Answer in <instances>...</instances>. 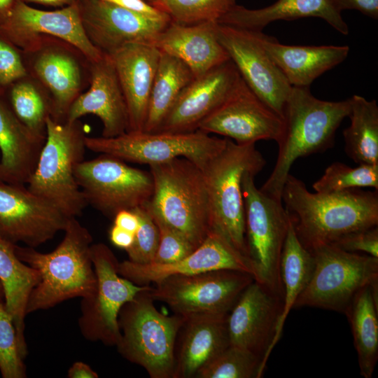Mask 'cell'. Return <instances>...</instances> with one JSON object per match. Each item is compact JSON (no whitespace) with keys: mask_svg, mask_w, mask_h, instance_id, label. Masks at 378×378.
Returning a JSON list of instances; mask_svg holds the SVG:
<instances>
[{"mask_svg":"<svg viewBox=\"0 0 378 378\" xmlns=\"http://www.w3.org/2000/svg\"><path fill=\"white\" fill-rule=\"evenodd\" d=\"M281 201L298 239L310 252L346 234L378 225V190L312 192L289 174Z\"/></svg>","mask_w":378,"mask_h":378,"instance_id":"cell-1","label":"cell"},{"mask_svg":"<svg viewBox=\"0 0 378 378\" xmlns=\"http://www.w3.org/2000/svg\"><path fill=\"white\" fill-rule=\"evenodd\" d=\"M350 110V98L338 102L321 100L312 94L309 87L292 86L284 108L282 134L276 141V161L260 190L281 201L283 187L293 162L331 148L336 132Z\"/></svg>","mask_w":378,"mask_h":378,"instance_id":"cell-2","label":"cell"},{"mask_svg":"<svg viewBox=\"0 0 378 378\" xmlns=\"http://www.w3.org/2000/svg\"><path fill=\"white\" fill-rule=\"evenodd\" d=\"M64 232L62 241L50 253L15 244L18 257L41 275L30 295L27 314L50 309L74 298H89L95 293L97 277L91 258V234L76 218L69 219Z\"/></svg>","mask_w":378,"mask_h":378,"instance_id":"cell-3","label":"cell"},{"mask_svg":"<svg viewBox=\"0 0 378 378\" xmlns=\"http://www.w3.org/2000/svg\"><path fill=\"white\" fill-rule=\"evenodd\" d=\"M149 166L153 192L146 208L198 247L211 232L202 169L183 157Z\"/></svg>","mask_w":378,"mask_h":378,"instance_id":"cell-4","label":"cell"},{"mask_svg":"<svg viewBox=\"0 0 378 378\" xmlns=\"http://www.w3.org/2000/svg\"><path fill=\"white\" fill-rule=\"evenodd\" d=\"M265 164L255 144H238L226 138L223 149L202 168L209 197L211 231L246 258L241 181L245 173L258 174Z\"/></svg>","mask_w":378,"mask_h":378,"instance_id":"cell-5","label":"cell"},{"mask_svg":"<svg viewBox=\"0 0 378 378\" xmlns=\"http://www.w3.org/2000/svg\"><path fill=\"white\" fill-rule=\"evenodd\" d=\"M85 135L79 120L46 121V138L27 188L69 218L80 216L88 206L74 169L84 160Z\"/></svg>","mask_w":378,"mask_h":378,"instance_id":"cell-6","label":"cell"},{"mask_svg":"<svg viewBox=\"0 0 378 378\" xmlns=\"http://www.w3.org/2000/svg\"><path fill=\"white\" fill-rule=\"evenodd\" d=\"M150 288L139 292L120 309V338L115 346L122 356L144 368L150 377L172 378L176 340L183 317L160 312Z\"/></svg>","mask_w":378,"mask_h":378,"instance_id":"cell-7","label":"cell"},{"mask_svg":"<svg viewBox=\"0 0 378 378\" xmlns=\"http://www.w3.org/2000/svg\"><path fill=\"white\" fill-rule=\"evenodd\" d=\"M256 175L246 172L241 181L246 256L254 281L284 302L280 265L290 218L281 201L265 195L256 187Z\"/></svg>","mask_w":378,"mask_h":378,"instance_id":"cell-8","label":"cell"},{"mask_svg":"<svg viewBox=\"0 0 378 378\" xmlns=\"http://www.w3.org/2000/svg\"><path fill=\"white\" fill-rule=\"evenodd\" d=\"M311 253L313 270L293 308L311 307L344 314L360 289L378 281V258L330 244Z\"/></svg>","mask_w":378,"mask_h":378,"instance_id":"cell-9","label":"cell"},{"mask_svg":"<svg viewBox=\"0 0 378 378\" xmlns=\"http://www.w3.org/2000/svg\"><path fill=\"white\" fill-rule=\"evenodd\" d=\"M225 143L226 138L212 136L199 130L186 133L127 132L110 138L85 139L88 150L125 162L150 165L183 157L201 169L223 149Z\"/></svg>","mask_w":378,"mask_h":378,"instance_id":"cell-10","label":"cell"},{"mask_svg":"<svg viewBox=\"0 0 378 378\" xmlns=\"http://www.w3.org/2000/svg\"><path fill=\"white\" fill-rule=\"evenodd\" d=\"M22 54L28 74L51 97L50 117L66 122L71 104L89 86L91 61L72 44L47 35L41 36Z\"/></svg>","mask_w":378,"mask_h":378,"instance_id":"cell-11","label":"cell"},{"mask_svg":"<svg viewBox=\"0 0 378 378\" xmlns=\"http://www.w3.org/2000/svg\"><path fill=\"white\" fill-rule=\"evenodd\" d=\"M74 176L87 204L112 220L121 210L146 204L153 192L150 172L110 155L83 160L75 167Z\"/></svg>","mask_w":378,"mask_h":378,"instance_id":"cell-12","label":"cell"},{"mask_svg":"<svg viewBox=\"0 0 378 378\" xmlns=\"http://www.w3.org/2000/svg\"><path fill=\"white\" fill-rule=\"evenodd\" d=\"M253 281L248 272L219 270L166 277L154 283L149 293L155 301L164 302L183 317L225 315Z\"/></svg>","mask_w":378,"mask_h":378,"instance_id":"cell-13","label":"cell"},{"mask_svg":"<svg viewBox=\"0 0 378 378\" xmlns=\"http://www.w3.org/2000/svg\"><path fill=\"white\" fill-rule=\"evenodd\" d=\"M90 252L97 288L92 297L82 299L78 326L87 340L114 346L120 338L118 322L120 309L150 285L138 286L120 276V262L106 244H92Z\"/></svg>","mask_w":378,"mask_h":378,"instance_id":"cell-14","label":"cell"},{"mask_svg":"<svg viewBox=\"0 0 378 378\" xmlns=\"http://www.w3.org/2000/svg\"><path fill=\"white\" fill-rule=\"evenodd\" d=\"M258 32L220 24L218 41L251 90L274 112L283 116L292 86L262 48Z\"/></svg>","mask_w":378,"mask_h":378,"instance_id":"cell-15","label":"cell"},{"mask_svg":"<svg viewBox=\"0 0 378 378\" xmlns=\"http://www.w3.org/2000/svg\"><path fill=\"white\" fill-rule=\"evenodd\" d=\"M0 32L22 51L47 35L72 44L90 61L104 55L88 38L76 2L47 11L32 8L22 0H15L9 10L0 15Z\"/></svg>","mask_w":378,"mask_h":378,"instance_id":"cell-16","label":"cell"},{"mask_svg":"<svg viewBox=\"0 0 378 378\" xmlns=\"http://www.w3.org/2000/svg\"><path fill=\"white\" fill-rule=\"evenodd\" d=\"M283 119L263 102L241 78L231 94L199 125L207 134H217L238 144L279 139Z\"/></svg>","mask_w":378,"mask_h":378,"instance_id":"cell-17","label":"cell"},{"mask_svg":"<svg viewBox=\"0 0 378 378\" xmlns=\"http://www.w3.org/2000/svg\"><path fill=\"white\" fill-rule=\"evenodd\" d=\"M70 218L25 185L0 181V236L36 248L64 231Z\"/></svg>","mask_w":378,"mask_h":378,"instance_id":"cell-18","label":"cell"},{"mask_svg":"<svg viewBox=\"0 0 378 378\" xmlns=\"http://www.w3.org/2000/svg\"><path fill=\"white\" fill-rule=\"evenodd\" d=\"M76 4L88 38L106 55L130 43L153 44L171 22L169 16H146L104 0H77Z\"/></svg>","mask_w":378,"mask_h":378,"instance_id":"cell-19","label":"cell"},{"mask_svg":"<svg viewBox=\"0 0 378 378\" xmlns=\"http://www.w3.org/2000/svg\"><path fill=\"white\" fill-rule=\"evenodd\" d=\"M282 307L283 300L279 296L253 281L227 316L230 345L260 356L263 372Z\"/></svg>","mask_w":378,"mask_h":378,"instance_id":"cell-20","label":"cell"},{"mask_svg":"<svg viewBox=\"0 0 378 378\" xmlns=\"http://www.w3.org/2000/svg\"><path fill=\"white\" fill-rule=\"evenodd\" d=\"M240 79L230 59L195 77L183 90L156 132L197 130L201 122L227 99Z\"/></svg>","mask_w":378,"mask_h":378,"instance_id":"cell-21","label":"cell"},{"mask_svg":"<svg viewBox=\"0 0 378 378\" xmlns=\"http://www.w3.org/2000/svg\"><path fill=\"white\" fill-rule=\"evenodd\" d=\"M219 270L251 274L248 259L223 237L211 232L190 254L169 264H139L129 260L119 262L118 273L138 286H147L173 275H190Z\"/></svg>","mask_w":378,"mask_h":378,"instance_id":"cell-22","label":"cell"},{"mask_svg":"<svg viewBox=\"0 0 378 378\" xmlns=\"http://www.w3.org/2000/svg\"><path fill=\"white\" fill-rule=\"evenodd\" d=\"M88 114L101 120L103 137H114L128 131V113L123 92L113 62L104 53L99 59L90 62L88 89L71 104L66 121L74 122Z\"/></svg>","mask_w":378,"mask_h":378,"instance_id":"cell-23","label":"cell"},{"mask_svg":"<svg viewBox=\"0 0 378 378\" xmlns=\"http://www.w3.org/2000/svg\"><path fill=\"white\" fill-rule=\"evenodd\" d=\"M160 54L153 44L130 43L108 55L126 102L129 132H144Z\"/></svg>","mask_w":378,"mask_h":378,"instance_id":"cell-24","label":"cell"},{"mask_svg":"<svg viewBox=\"0 0 378 378\" xmlns=\"http://www.w3.org/2000/svg\"><path fill=\"white\" fill-rule=\"evenodd\" d=\"M227 316L183 317L176 340L172 378H195L198 372L230 346Z\"/></svg>","mask_w":378,"mask_h":378,"instance_id":"cell-25","label":"cell"},{"mask_svg":"<svg viewBox=\"0 0 378 378\" xmlns=\"http://www.w3.org/2000/svg\"><path fill=\"white\" fill-rule=\"evenodd\" d=\"M217 24L211 21L183 24L171 21L153 45L181 59L197 77L230 59L217 37Z\"/></svg>","mask_w":378,"mask_h":378,"instance_id":"cell-26","label":"cell"},{"mask_svg":"<svg viewBox=\"0 0 378 378\" xmlns=\"http://www.w3.org/2000/svg\"><path fill=\"white\" fill-rule=\"evenodd\" d=\"M258 39L291 86L309 87L325 72L347 57V46H290L258 32Z\"/></svg>","mask_w":378,"mask_h":378,"instance_id":"cell-27","label":"cell"},{"mask_svg":"<svg viewBox=\"0 0 378 378\" xmlns=\"http://www.w3.org/2000/svg\"><path fill=\"white\" fill-rule=\"evenodd\" d=\"M45 141L20 122L0 94V181L27 185Z\"/></svg>","mask_w":378,"mask_h":378,"instance_id":"cell-28","label":"cell"},{"mask_svg":"<svg viewBox=\"0 0 378 378\" xmlns=\"http://www.w3.org/2000/svg\"><path fill=\"white\" fill-rule=\"evenodd\" d=\"M308 17L321 18L340 33L344 35L349 34V27L341 13L332 8L328 0H277L267 7L258 9H249L236 4L218 22L262 31L272 22Z\"/></svg>","mask_w":378,"mask_h":378,"instance_id":"cell-29","label":"cell"},{"mask_svg":"<svg viewBox=\"0 0 378 378\" xmlns=\"http://www.w3.org/2000/svg\"><path fill=\"white\" fill-rule=\"evenodd\" d=\"M41 279L39 272L22 261L15 244L0 236V282L4 303L13 317L22 357L27 354L24 320L30 295Z\"/></svg>","mask_w":378,"mask_h":378,"instance_id":"cell-30","label":"cell"},{"mask_svg":"<svg viewBox=\"0 0 378 378\" xmlns=\"http://www.w3.org/2000/svg\"><path fill=\"white\" fill-rule=\"evenodd\" d=\"M344 314L351 328L360 375L371 378L378 360V281L360 289Z\"/></svg>","mask_w":378,"mask_h":378,"instance_id":"cell-31","label":"cell"},{"mask_svg":"<svg viewBox=\"0 0 378 378\" xmlns=\"http://www.w3.org/2000/svg\"><path fill=\"white\" fill-rule=\"evenodd\" d=\"M314 267L312 253L298 239L291 222L283 246L281 257V278L284 289V302L276 332L268 351V356L282 334L289 312L307 286Z\"/></svg>","mask_w":378,"mask_h":378,"instance_id":"cell-32","label":"cell"},{"mask_svg":"<svg viewBox=\"0 0 378 378\" xmlns=\"http://www.w3.org/2000/svg\"><path fill=\"white\" fill-rule=\"evenodd\" d=\"M144 132H156L183 90L195 78L181 59L160 52Z\"/></svg>","mask_w":378,"mask_h":378,"instance_id":"cell-33","label":"cell"},{"mask_svg":"<svg viewBox=\"0 0 378 378\" xmlns=\"http://www.w3.org/2000/svg\"><path fill=\"white\" fill-rule=\"evenodd\" d=\"M350 99V125L343 131L344 150L357 164H378L377 102L357 94Z\"/></svg>","mask_w":378,"mask_h":378,"instance_id":"cell-34","label":"cell"},{"mask_svg":"<svg viewBox=\"0 0 378 378\" xmlns=\"http://www.w3.org/2000/svg\"><path fill=\"white\" fill-rule=\"evenodd\" d=\"M3 97L16 117L34 135L46 139L52 104L46 90L29 74L11 84Z\"/></svg>","mask_w":378,"mask_h":378,"instance_id":"cell-35","label":"cell"},{"mask_svg":"<svg viewBox=\"0 0 378 378\" xmlns=\"http://www.w3.org/2000/svg\"><path fill=\"white\" fill-rule=\"evenodd\" d=\"M319 193H331L353 188L378 190V164H358L351 167L340 162L329 165L312 185Z\"/></svg>","mask_w":378,"mask_h":378,"instance_id":"cell-36","label":"cell"},{"mask_svg":"<svg viewBox=\"0 0 378 378\" xmlns=\"http://www.w3.org/2000/svg\"><path fill=\"white\" fill-rule=\"evenodd\" d=\"M237 0H155L151 4L167 14L172 22L193 24L218 22Z\"/></svg>","mask_w":378,"mask_h":378,"instance_id":"cell-37","label":"cell"},{"mask_svg":"<svg viewBox=\"0 0 378 378\" xmlns=\"http://www.w3.org/2000/svg\"><path fill=\"white\" fill-rule=\"evenodd\" d=\"M262 359L246 349L230 345L200 370L195 378H260Z\"/></svg>","mask_w":378,"mask_h":378,"instance_id":"cell-38","label":"cell"},{"mask_svg":"<svg viewBox=\"0 0 378 378\" xmlns=\"http://www.w3.org/2000/svg\"><path fill=\"white\" fill-rule=\"evenodd\" d=\"M22 357L12 316L0 300V372L3 378H24Z\"/></svg>","mask_w":378,"mask_h":378,"instance_id":"cell-39","label":"cell"},{"mask_svg":"<svg viewBox=\"0 0 378 378\" xmlns=\"http://www.w3.org/2000/svg\"><path fill=\"white\" fill-rule=\"evenodd\" d=\"M132 210L139 219V227L132 245L126 250L129 260L139 264L151 263L159 244L158 227L145 204Z\"/></svg>","mask_w":378,"mask_h":378,"instance_id":"cell-40","label":"cell"},{"mask_svg":"<svg viewBox=\"0 0 378 378\" xmlns=\"http://www.w3.org/2000/svg\"><path fill=\"white\" fill-rule=\"evenodd\" d=\"M153 218L159 230V244L151 263H173L186 258L196 248L180 232L172 228L160 219L153 216Z\"/></svg>","mask_w":378,"mask_h":378,"instance_id":"cell-41","label":"cell"},{"mask_svg":"<svg viewBox=\"0 0 378 378\" xmlns=\"http://www.w3.org/2000/svg\"><path fill=\"white\" fill-rule=\"evenodd\" d=\"M28 75L22 51L0 32V94Z\"/></svg>","mask_w":378,"mask_h":378,"instance_id":"cell-42","label":"cell"},{"mask_svg":"<svg viewBox=\"0 0 378 378\" xmlns=\"http://www.w3.org/2000/svg\"><path fill=\"white\" fill-rule=\"evenodd\" d=\"M330 245L346 251L363 252L378 258V227L374 226L350 232Z\"/></svg>","mask_w":378,"mask_h":378,"instance_id":"cell-43","label":"cell"},{"mask_svg":"<svg viewBox=\"0 0 378 378\" xmlns=\"http://www.w3.org/2000/svg\"><path fill=\"white\" fill-rule=\"evenodd\" d=\"M332 8L341 13L344 10H356L362 14L377 20L378 0H328Z\"/></svg>","mask_w":378,"mask_h":378,"instance_id":"cell-44","label":"cell"},{"mask_svg":"<svg viewBox=\"0 0 378 378\" xmlns=\"http://www.w3.org/2000/svg\"><path fill=\"white\" fill-rule=\"evenodd\" d=\"M120 7L146 16L163 18L168 16L146 0H104Z\"/></svg>","mask_w":378,"mask_h":378,"instance_id":"cell-45","label":"cell"},{"mask_svg":"<svg viewBox=\"0 0 378 378\" xmlns=\"http://www.w3.org/2000/svg\"><path fill=\"white\" fill-rule=\"evenodd\" d=\"M113 220V225L134 234L139 227V219L133 210L124 209L118 211Z\"/></svg>","mask_w":378,"mask_h":378,"instance_id":"cell-46","label":"cell"},{"mask_svg":"<svg viewBox=\"0 0 378 378\" xmlns=\"http://www.w3.org/2000/svg\"><path fill=\"white\" fill-rule=\"evenodd\" d=\"M109 239L114 246L126 251L132 245L134 234L113 225L109 230Z\"/></svg>","mask_w":378,"mask_h":378,"instance_id":"cell-47","label":"cell"},{"mask_svg":"<svg viewBox=\"0 0 378 378\" xmlns=\"http://www.w3.org/2000/svg\"><path fill=\"white\" fill-rule=\"evenodd\" d=\"M70 378H97L98 374L93 370L88 364L77 361L69 369L67 373Z\"/></svg>","mask_w":378,"mask_h":378,"instance_id":"cell-48","label":"cell"},{"mask_svg":"<svg viewBox=\"0 0 378 378\" xmlns=\"http://www.w3.org/2000/svg\"><path fill=\"white\" fill-rule=\"evenodd\" d=\"M25 3H36L50 6H66L74 4L77 0H22Z\"/></svg>","mask_w":378,"mask_h":378,"instance_id":"cell-49","label":"cell"},{"mask_svg":"<svg viewBox=\"0 0 378 378\" xmlns=\"http://www.w3.org/2000/svg\"><path fill=\"white\" fill-rule=\"evenodd\" d=\"M14 1L15 0H0V15L8 11Z\"/></svg>","mask_w":378,"mask_h":378,"instance_id":"cell-50","label":"cell"},{"mask_svg":"<svg viewBox=\"0 0 378 378\" xmlns=\"http://www.w3.org/2000/svg\"><path fill=\"white\" fill-rule=\"evenodd\" d=\"M0 300H4V291H3V288H2V286L1 284V282H0Z\"/></svg>","mask_w":378,"mask_h":378,"instance_id":"cell-51","label":"cell"},{"mask_svg":"<svg viewBox=\"0 0 378 378\" xmlns=\"http://www.w3.org/2000/svg\"><path fill=\"white\" fill-rule=\"evenodd\" d=\"M146 1H147L148 3H150L151 4V3L155 0H146Z\"/></svg>","mask_w":378,"mask_h":378,"instance_id":"cell-52","label":"cell"}]
</instances>
